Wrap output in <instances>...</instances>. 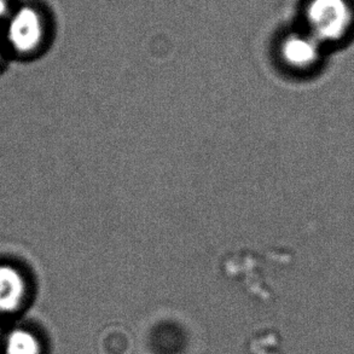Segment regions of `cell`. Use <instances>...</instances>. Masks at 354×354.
I'll use <instances>...</instances> for the list:
<instances>
[{"label": "cell", "instance_id": "6da1fadb", "mask_svg": "<svg viewBox=\"0 0 354 354\" xmlns=\"http://www.w3.org/2000/svg\"><path fill=\"white\" fill-rule=\"evenodd\" d=\"M304 21L308 33L326 48L354 34V0H305Z\"/></svg>", "mask_w": 354, "mask_h": 354}, {"label": "cell", "instance_id": "7a4b0ae2", "mask_svg": "<svg viewBox=\"0 0 354 354\" xmlns=\"http://www.w3.org/2000/svg\"><path fill=\"white\" fill-rule=\"evenodd\" d=\"M326 48L306 29L288 34L281 43L283 62L295 71H310L321 62Z\"/></svg>", "mask_w": 354, "mask_h": 354}, {"label": "cell", "instance_id": "3957f363", "mask_svg": "<svg viewBox=\"0 0 354 354\" xmlns=\"http://www.w3.org/2000/svg\"><path fill=\"white\" fill-rule=\"evenodd\" d=\"M43 37V19L33 8H22L10 19L8 40L17 53H32L40 45Z\"/></svg>", "mask_w": 354, "mask_h": 354}, {"label": "cell", "instance_id": "277c9868", "mask_svg": "<svg viewBox=\"0 0 354 354\" xmlns=\"http://www.w3.org/2000/svg\"><path fill=\"white\" fill-rule=\"evenodd\" d=\"M26 294L22 274L14 268L0 266V311L12 312L21 305Z\"/></svg>", "mask_w": 354, "mask_h": 354}, {"label": "cell", "instance_id": "5b68a950", "mask_svg": "<svg viewBox=\"0 0 354 354\" xmlns=\"http://www.w3.org/2000/svg\"><path fill=\"white\" fill-rule=\"evenodd\" d=\"M5 354H40V344L32 333L16 329L5 339Z\"/></svg>", "mask_w": 354, "mask_h": 354}, {"label": "cell", "instance_id": "8992f818", "mask_svg": "<svg viewBox=\"0 0 354 354\" xmlns=\"http://www.w3.org/2000/svg\"><path fill=\"white\" fill-rule=\"evenodd\" d=\"M8 11H9V6L6 0H0V19H3L5 15L8 14Z\"/></svg>", "mask_w": 354, "mask_h": 354}, {"label": "cell", "instance_id": "52a82bcc", "mask_svg": "<svg viewBox=\"0 0 354 354\" xmlns=\"http://www.w3.org/2000/svg\"><path fill=\"white\" fill-rule=\"evenodd\" d=\"M0 334H1V328H0Z\"/></svg>", "mask_w": 354, "mask_h": 354}, {"label": "cell", "instance_id": "ba28073f", "mask_svg": "<svg viewBox=\"0 0 354 354\" xmlns=\"http://www.w3.org/2000/svg\"><path fill=\"white\" fill-rule=\"evenodd\" d=\"M0 53H1V50H0Z\"/></svg>", "mask_w": 354, "mask_h": 354}]
</instances>
